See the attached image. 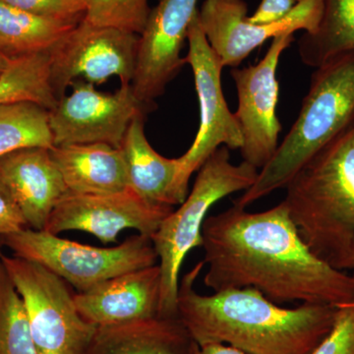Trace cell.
I'll return each mask as SVG.
<instances>
[{
    "mask_svg": "<svg viewBox=\"0 0 354 354\" xmlns=\"http://www.w3.org/2000/svg\"><path fill=\"white\" fill-rule=\"evenodd\" d=\"M204 285L218 291L250 288L281 305L339 307L354 302V276L317 257L283 202L251 213L234 204L202 228Z\"/></svg>",
    "mask_w": 354,
    "mask_h": 354,
    "instance_id": "6da1fadb",
    "label": "cell"
},
{
    "mask_svg": "<svg viewBox=\"0 0 354 354\" xmlns=\"http://www.w3.org/2000/svg\"><path fill=\"white\" fill-rule=\"evenodd\" d=\"M197 263L179 279L177 318L198 346L227 344L247 354H311L334 324L337 307L302 304L285 308L254 288L203 295Z\"/></svg>",
    "mask_w": 354,
    "mask_h": 354,
    "instance_id": "7a4b0ae2",
    "label": "cell"
},
{
    "mask_svg": "<svg viewBox=\"0 0 354 354\" xmlns=\"http://www.w3.org/2000/svg\"><path fill=\"white\" fill-rule=\"evenodd\" d=\"M283 204L317 257L337 269L354 241V125L317 153L286 186Z\"/></svg>",
    "mask_w": 354,
    "mask_h": 354,
    "instance_id": "3957f363",
    "label": "cell"
},
{
    "mask_svg": "<svg viewBox=\"0 0 354 354\" xmlns=\"http://www.w3.org/2000/svg\"><path fill=\"white\" fill-rule=\"evenodd\" d=\"M354 125V53L312 74L297 120L249 189L234 204L247 208L286 184L309 160Z\"/></svg>",
    "mask_w": 354,
    "mask_h": 354,
    "instance_id": "277c9868",
    "label": "cell"
},
{
    "mask_svg": "<svg viewBox=\"0 0 354 354\" xmlns=\"http://www.w3.org/2000/svg\"><path fill=\"white\" fill-rule=\"evenodd\" d=\"M259 169L242 160L234 165L221 146L198 169L192 189L151 236L162 272L160 317H177V292L186 256L202 247V228L216 202L253 185Z\"/></svg>",
    "mask_w": 354,
    "mask_h": 354,
    "instance_id": "5b68a950",
    "label": "cell"
},
{
    "mask_svg": "<svg viewBox=\"0 0 354 354\" xmlns=\"http://www.w3.org/2000/svg\"><path fill=\"white\" fill-rule=\"evenodd\" d=\"M14 256L44 266L84 292L127 272L158 264L152 239L137 234L118 246L95 247L26 227L1 239Z\"/></svg>",
    "mask_w": 354,
    "mask_h": 354,
    "instance_id": "8992f818",
    "label": "cell"
},
{
    "mask_svg": "<svg viewBox=\"0 0 354 354\" xmlns=\"http://www.w3.org/2000/svg\"><path fill=\"white\" fill-rule=\"evenodd\" d=\"M19 293L38 354H84L97 328L81 315L75 292L44 266L0 252Z\"/></svg>",
    "mask_w": 354,
    "mask_h": 354,
    "instance_id": "52a82bcc",
    "label": "cell"
},
{
    "mask_svg": "<svg viewBox=\"0 0 354 354\" xmlns=\"http://www.w3.org/2000/svg\"><path fill=\"white\" fill-rule=\"evenodd\" d=\"M70 88L48 111L53 146L101 143L120 149L132 121L156 109L140 101L131 84L104 93L78 79Z\"/></svg>",
    "mask_w": 354,
    "mask_h": 354,
    "instance_id": "ba28073f",
    "label": "cell"
},
{
    "mask_svg": "<svg viewBox=\"0 0 354 354\" xmlns=\"http://www.w3.org/2000/svg\"><path fill=\"white\" fill-rule=\"evenodd\" d=\"M139 35L82 20L50 51V84L57 99L73 81L102 85L115 76L122 85L134 78Z\"/></svg>",
    "mask_w": 354,
    "mask_h": 354,
    "instance_id": "9c48e42d",
    "label": "cell"
},
{
    "mask_svg": "<svg viewBox=\"0 0 354 354\" xmlns=\"http://www.w3.org/2000/svg\"><path fill=\"white\" fill-rule=\"evenodd\" d=\"M187 41L186 64L192 69L200 108L196 137L187 152L179 157L184 183L189 185L191 176L216 149L225 146L230 150H241L242 134L223 95V64L202 31L198 11L188 28Z\"/></svg>",
    "mask_w": 354,
    "mask_h": 354,
    "instance_id": "30bf717a",
    "label": "cell"
},
{
    "mask_svg": "<svg viewBox=\"0 0 354 354\" xmlns=\"http://www.w3.org/2000/svg\"><path fill=\"white\" fill-rule=\"evenodd\" d=\"M295 41V34L272 39L264 57L257 64L230 72L236 87L239 108L234 115L242 134L243 162L261 169L271 160L279 145L281 124L277 115L279 59Z\"/></svg>",
    "mask_w": 354,
    "mask_h": 354,
    "instance_id": "8fae6325",
    "label": "cell"
},
{
    "mask_svg": "<svg viewBox=\"0 0 354 354\" xmlns=\"http://www.w3.org/2000/svg\"><path fill=\"white\" fill-rule=\"evenodd\" d=\"M245 0H205L198 10L200 26L223 67L236 68L253 50L270 39L304 30L318 29L323 0H299L283 20L271 25H254L246 20Z\"/></svg>",
    "mask_w": 354,
    "mask_h": 354,
    "instance_id": "7c38bea8",
    "label": "cell"
},
{
    "mask_svg": "<svg viewBox=\"0 0 354 354\" xmlns=\"http://www.w3.org/2000/svg\"><path fill=\"white\" fill-rule=\"evenodd\" d=\"M174 209L150 204L130 188L104 195L67 192L57 203L44 230L55 235L79 230L94 235L102 243H114L125 230L152 236Z\"/></svg>",
    "mask_w": 354,
    "mask_h": 354,
    "instance_id": "4fadbf2b",
    "label": "cell"
},
{
    "mask_svg": "<svg viewBox=\"0 0 354 354\" xmlns=\"http://www.w3.org/2000/svg\"><path fill=\"white\" fill-rule=\"evenodd\" d=\"M198 0H160L151 9L145 29L139 36L136 70L131 86L137 97L148 106L178 75L186 64L181 57L188 28L197 13Z\"/></svg>",
    "mask_w": 354,
    "mask_h": 354,
    "instance_id": "5bb4252c",
    "label": "cell"
},
{
    "mask_svg": "<svg viewBox=\"0 0 354 354\" xmlns=\"http://www.w3.org/2000/svg\"><path fill=\"white\" fill-rule=\"evenodd\" d=\"M162 272L158 264L114 277L75 293L77 308L95 327L160 317Z\"/></svg>",
    "mask_w": 354,
    "mask_h": 354,
    "instance_id": "9a60e30c",
    "label": "cell"
},
{
    "mask_svg": "<svg viewBox=\"0 0 354 354\" xmlns=\"http://www.w3.org/2000/svg\"><path fill=\"white\" fill-rule=\"evenodd\" d=\"M0 177L32 230H44L57 203L68 192L50 149L43 147L0 157Z\"/></svg>",
    "mask_w": 354,
    "mask_h": 354,
    "instance_id": "2e32d148",
    "label": "cell"
},
{
    "mask_svg": "<svg viewBox=\"0 0 354 354\" xmlns=\"http://www.w3.org/2000/svg\"><path fill=\"white\" fill-rule=\"evenodd\" d=\"M146 115L132 121L121 150L127 162L130 189L156 206L174 208L188 195L179 158L160 155L149 143L144 129Z\"/></svg>",
    "mask_w": 354,
    "mask_h": 354,
    "instance_id": "e0dca14e",
    "label": "cell"
},
{
    "mask_svg": "<svg viewBox=\"0 0 354 354\" xmlns=\"http://www.w3.org/2000/svg\"><path fill=\"white\" fill-rule=\"evenodd\" d=\"M50 153L68 192L104 195L130 188L121 149L101 143L74 144L53 146Z\"/></svg>",
    "mask_w": 354,
    "mask_h": 354,
    "instance_id": "ac0fdd59",
    "label": "cell"
},
{
    "mask_svg": "<svg viewBox=\"0 0 354 354\" xmlns=\"http://www.w3.org/2000/svg\"><path fill=\"white\" fill-rule=\"evenodd\" d=\"M198 346L177 317L97 327L84 354H196Z\"/></svg>",
    "mask_w": 354,
    "mask_h": 354,
    "instance_id": "d6986e66",
    "label": "cell"
},
{
    "mask_svg": "<svg viewBox=\"0 0 354 354\" xmlns=\"http://www.w3.org/2000/svg\"><path fill=\"white\" fill-rule=\"evenodd\" d=\"M79 23L39 15L0 1V53L9 59L50 53Z\"/></svg>",
    "mask_w": 354,
    "mask_h": 354,
    "instance_id": "ffe728a7",
    "label": "cell"
},
{
    "mask_svg": "<svg viewBox=\"0 0 354 354\" xmlns=\"http://www.w3.org/2000/svg\"><path fill=\"white\" fill-rule=\"evenodd\" d=\"M354 53V0H323L318 29L298 41L300 59L307 66H322L333 58Z\"/></svg>",
    "mask_w": 354,
    "mask_h": 354,
    "instance_id": "44dd1931",
    "label": "cell"
},
{
    "mask_svg": "<svg viewBox=\"0 0 354 354\" xmlns=\"http://www.w3.org/2000/svg\"><path fill=\"white\" fill-rule=\"evenodd\" d=\"M32 102L50 109L57 99L50 84V53L11 59L0 77V104Z\"/></svg>",
    "mask_w": 354,
    "mask_h": 354,
    "instance_id": "7402d4cb",
    "label": "cell"
},
{
    "mask_svg": "<svg viewBox=\"0 0 354 354\" xmlns=\"http://www.w3.org/2000/svg\"><path fill=\"white\" fill-rule=\"evenodd\" d=\"M29 147L53 148L48 109L32 102L0 104V157Z\"/></svg>",
    "mask_w": 354,
    "mask_h": 354,
    "instance_id": "603a6c76",
    "label": "cell"
},
{
    "mask_svg": "<svg viewBox=\"0 0 354 354\" xmlns=\"http://www.w3.org/2000/svg\"><path fill=\"white\" fill-rule=\"evenodd\" d=\"M0 354H38L24 305L0 261Z\"/></svg>",
    "mask_w": 354,
    "mask_h": 354,
    "instance_id": "cb8c5ba5",
    "label": "cell"
},
{
    "mask_svg": "<svg viewBox=\"0 0 354 354\" xmlns=\"http://www.w3.org/2000/svg\"><path fill=\"white\" fill-rule=\"evenodd\" d=\"M86 13L84 20L99 27L115 28L141 35L149 14V0H82Z\"/></svg>",
    "mask_w": 354,
    "mask_h": 354,
    "instance_id": "d4e9b609",
    "label": "cell"
},
{
    "mask_svg": "<svg viewBox=\"0 0 354 354\" xmlns=\"http://www.w3.org/2000/svg\"><path fill=\"white\" fill-rule=\"evenodd\" d=\"M311 354H354V302L337 307L332 329Z\"/></svg>",
    "mask_w": 354,
    "mask_h": 354,
    "instance_id": "484cf974",
    "label": "cell"
},
{
    "mask_svg": "<svg viewBox=\"0 0 354 354\" xmlns=\"http://www.w3.org/2000/svg\"><path fill=\"white\" fill-rule=\"evenodd\" d=\"M9 6L48 17L79 23L85 18L82 0H0Z\"/></svg>",
    "mask_w": 354,
    "mask_h": 354,
    "instance_id": "4316f807",
    "label": "cell"
},
{
    "mask_svg": "<svg viewBox=\"0 0 354 354\" xmlns=\"http://www.w3.org/2000/svg\"><path fill=\"white\" fill-rule=\"evenodd\" d=\"M28 227L24 216L0 177V239Z\"/></svg>",
    "mask_w": 354,
    "mask_h": 354,
    "instance_id": "83f0119b",
    "label": "cell"
},
{
    "mask_svg": "<svg viewBox=\"0 0 354 354\" xmlns=\"http://www.w3.org/2000/svg\"><path fill=\"white\" fill-rule=\"evenodd\" d=\"M299 0H261L259 6L246 20L254 25H271L283 20Z\"/></svg>",
    "mask_w": 354,
    "mask_h": 354,
    "instance_id": "f1b7e54d",
    "label": "cell"
},
{
    "mask_svg": "<svg viewBox=\"0 0 354 354\" xmlns=\"http://www.w3.org/2000/svg\"><path fill=\"white\" fill-rule=\"evenodd\" d=\"M197 354H247L227 344H211L198 346Z\"/></svg>",
    "mask_w": 354,
    "mask_h": 354,
    "instance_id": "f546056e",
    "label": "cell"
},
{
    "mask_svg": "<svg viewBox=\"0 0 354 354\" xmlns=\"http://www.w3.org/2000/svg\"><path fill=\"white\" fill-rule=\"evenodd\" d=\"M337 269L342 270V271H344V270H353L354 272V241L346 257L339 263Z\"/></svg>",
    "mask_w": 354,
    "mask_h": 354,
    "instance_id": "4dcf8cb0",
    "label": "cell"
},
{
    "mask_svg": "<svg viewBox=\"0 0 354 354\" xmlns=\"http://www.w3.org/2000/svg\"><path fill=\"white\" fill-rule=\"evenodd\" d=\"M10 60L11 59L7 58L6 55L0 53V77L6 72L7 67H8L9 64H10Z\"/></svg>",
    "mask_w": 354,
    "mask_h": 354,
    "instance_id": "1f68e13d",
    "label": "cell"
},
{
    "mask_svg": "<svg viewBox=\"0 0 354 354\" xmlns=\"http://www.w3.org/2000/svg\"><path fill=\"white\" fill-rule=\"evenodd\" d=\"M1 244H2L1 239H0V246H1Z\"/></svg>",
    "mask_w": 354,
    "mask_h": 354,
    "instance_id": "d6a6232c",
    "label": "cell"
},
{
    "mask_svg": "<svg viewBox=\"0 0 354 354\" xmlns=\"http://www.w3.org/2000/svg\"><path fill=\"white\" fill-rule=\"evenodd\" d=\"M353 276H354V272H353Z\"/></svg>",
    "mask_w": 354,
    "mask_h": 354,
    "instance_id": "836d02e7",
    "label": "cell"
},
{
    "mask_svg": "<svg viewBox=\"0 0 354 354\" xmlns=\"http://www.w3.org/2000/svg\"><path fill=\"white\" fill-rule=\"evenodd\" d=\"M197 351H198V349H197ZM196 354H197V353H196Z\"/></svg>",
    "mask_w": 354,
    "mask_h": 354,
    "instance_id": "e575fe53",
    "label": "cell"
}]
</instances>
